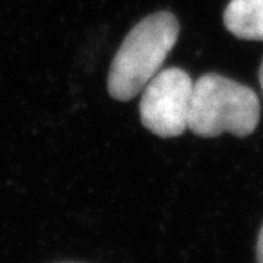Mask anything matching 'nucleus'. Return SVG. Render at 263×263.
<instances>
[{
  "label": "nucleus",
  "mask_w": 263,
  "mask_h": 263,
  "mask_svg": "<svg viewBox=\"0 0 263 263\" xmlns=\"http://www.w3.org/2000/svg\"><path fill=\"white\" fill-rule=\"evenodd\" d=\"M180 25L170 12H157L136 24L117 50L108 75L113 98L129 101L161 70L177 43Z\"/></svg>",
  "instance_id": "1"
},
{
  "label": "nucleus",
  "mask_w": 263,
  "mask_h": 263,
  "mask_svg": "<svg viewBox=\"0 0 263 263\" xmlns=\"http://www.w3.org/2000/svg\"><path fill=\"white\" fill-rule=\"evenodd\" d=\"M260 101L253 89L216 73L200 76L193 84L187 127L202 138L230 132L245 138L257 127Z\"/></svg>",
  "instance_id": "2"
},
{
  "label": "nucleus",
  "mask_w": 263,
  "mask_h": 263,
  "mask_svg": "<svg viewBox=\"0 0 263 263\" xmlns=\"http://www.w3.org/2000/svg\"><path fill=\"white\" fill-rule=\"evenodd\" d=\"M193 81L179 67L160 70L143 88L142 124L160 138H176L187 129Z\"/></svg>",
  "instance_id": "3"
},
{
  "label": "nucleus",
  "mask_w": 263,
  "mask_h": 263,
  "mask_svg": "<svg viewBox=\"0 0 263 263\" xmlns=\"http://www.w3.org/2000/svg\"><path fill=\"white\" fill-rule=\"evenodd\" d=\"M224 24L234 37L263 40V0H230Z\"/></svg>",
  "instance_id": "4"
},
{
  "label": "nucleus",
  "mask_w": 263,
  "mask_h": 263,
  "mask_svg": "<svg viewBox=\"0 0 263 263\" xmlns=\"http://www.w3.org/2000/svg\"><path fill=\"white\" fill-rule=\"evenodd\" d=\"M257 263H263V227L257 238Z\"/></svg>",
  "instance_id": "5"
},
{
  "label": "nucleus",
  "mask_w": 263,
  "mask_h": 263,
  "mask_svg": "<svg viewBox=\"0 0 263 263\" xmlns=\"http://www.w3.org/2000/svg\"><path fill=\"white\" fill-rule=\"evenodd\" d=\"M259 81H260V85H262V91H263V62L260 65V70H259Z\"/></svg>",
  "instance_id": "6"
}]
</instances>
